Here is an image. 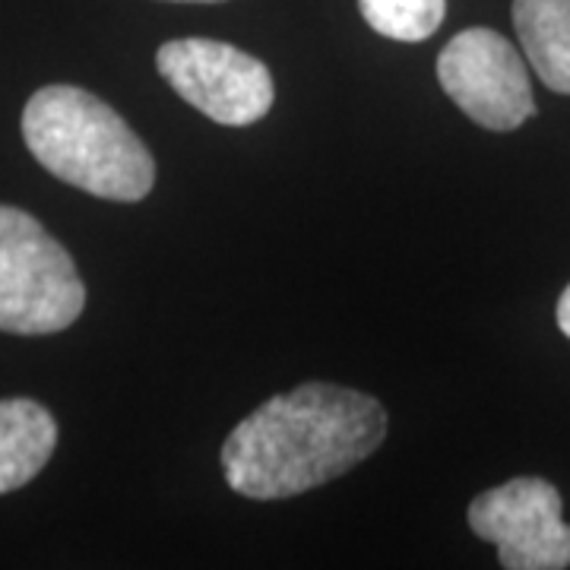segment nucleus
<instances>
[{"label":"nucleus","mask_w":570,"mask_h":570,"mask_svg":"<svg viewBox=\"0 0 570 570\" xmlns=\"http://www.w3.org/2000/svg\"><path fill=\"white\" fill-rule=\"evenodd\" d=\"M22 140L55 178L115 204H137L156 184L146 142L99 96L45 86L22 111Z\"/></svg>","instance_id":"2"},{"label":"nucleus","mask_w":570,"mask_h":570,"mask_svg":"<svg viewBox=\"0 0 570 570\" xmlns=\"http://www.w3.org/2000/svg\"><path fill=\"white\" fill-rule=\"evenodd\" d=\"M365 22L384 39H431L448 13V0H358Z\"/></svg>","instance_id":"9"},{"label":"nucleus","mask_w":570,"mask_h":570,"mask_svg":"<svg viewBox=\"0 0 570 570\" xmlns=\"http://www.w3.org/2000/svg\"><path fill=\"white\" fill-rule=\"evenodd\" d=\"M558 326H561L564 336H570V285L564 288L561 302H558Z\"/></svg>","instance_id":"10"},{"label":"nucleus","mask_w":570,"mask_h":570,"mask_svg":"<svg viewBox=\"0 0 570 570\" xmlns=\"http://www.w3.org/2000/svg\"><path fill=\"white\" fill-rule=\"evenodd\" d=\"M58 448V422L36 400H0V494L29 485Z\"/></svg>","instance_id":"7"},{"label":"nucleus","mask_w":570,"mask_h":570,"mask_svg":"<svg viewBox=\"0 0 570 570\" xmlns=\"http://www.w3.org/2000/svg\"><path fill=\"white\" fill-rule=\"evenodd\" d=\"M469 527L498 549L501 568H570V527L561 520V494L546 479L523 475L482 491L469 504Z\"/></svg>","instance_id":"6"},{"label":"nucleus","mask_w":570,"mask_h":570,"mask_svg":"<svg viewBox=\"0 0 570 570\" xmlns=\"http://www.w3.org/2000/svg\"><path fill=\"white\" fill-rule=\"evenodd\" d=\"M438 80L460 111L489 130H517L535 115L520 51L485 26L453 36L438 58Z\"/></svg>","instance_id":"5"},{"label":"nucleus","mask_w":570,"mask_h":570,"mask_svg":"<svg viewBox=\"0 0 570 570\" xmlns=\"http://www.w3.org/2000/svg\"><path fill=\"white\" fill-rule=\"evenodd\" d=\"M387 438L384 406L358 390L302 384L266 400L228 434L223 472L232 491L283 501L365 463Z\"/></svg>","instance_id":"1"},{"label":"nucleus","mask_w":570,"mask_h":570,"mask_svg":"<svg viewBox=\"0 0 570 570\" xmlns=\"http://www.w3.org/2000/svg\"><path fill=\"white\" fill-rule=\"evenodd\" d=\"M165 82L209 121L247 127L273 108V77L264 61L213 39L165 41L156 55Z\"/></svg>","instance_id":"4"},{"label":"nucleus","mask_w":570,"mask_h":570,"mask_svg":"<svg viewBox=\"0 0 570 570\" xmlns=\"http://www.w3.org/2000/svg\"><path fill=\"white\" fill-rule=\"evenodd\" d=\"M513 26L539 80L570 96V0H513Z\"/></svg>","instance_id":"8"},{"label":"nucleus","mask_w":570,"mask_h":570,"mask_svg":"<svg viewBox=\"0 0 570 570\" xmlns=\"http://www.w3.org/2000/svg\"><path fill=\"white\" fill-rule=\"evenodd\" d=\"M181 3H219V0H181Z\"/></svg>","instance_id":"11"},{"label":"nucleus","mask_w":570,"mask_h":570,"mask_svg":"<svg viewBox=\"0 0 570 570\" xmlns=\"http://www.w3.org/2000/svg\"><path fill=\"white\" fill-rule=\"evenodd\" d=\"M86 285L67 247L17 206H0V330L48 336L73 324Z\"/></svg>","instance_id":"3"}]
</instances>
